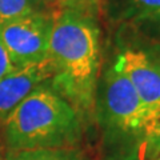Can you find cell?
Instances as JSON below:
<instances>
[{
	"instance_id": "6da1fadb",
	"label": "cell",
	"mask_w": 160,
	"mask_h": 160,
	"mask_svg": "<svg viewBox=\"0 0 160 160\" xmlns=\"http://www.w3.org/2000/svg\"><path fill=\"white\" fill-rule=\"evenodd\" d=\"M48 60L49 84L82 115L95 116L102 76V32L98 19L53 8Z\"/></svg>"
},
{
	"instance_id": "7a4b0ae2",
	"label": "cell",
	"mask_w": 160,
	"mask_h": 160,
	"mask_svg": "<svg viewBox=\"0 0 160 160\" xmlns=\"http://www.w3.org/2000/svg\"><path fill=\"white\" fill-rule=\"evenodd\" d=\"M84 119L49 83L28 95L2 124L6 152L75 147Z\"/></svg>"
},
{
	"instance_id": "3957f363",
	"label": "cell",
	"mask_w": 160,
	"mask_h": 160,
	"mask_svg": "<svg viewBox=\"0 0 160 160\" xmlns=\"http://www.w3.org/2000/svg\"><path fill=\"white\" fill-rule=\"evenodd\" d=\"M95 116L109 138L133 139L160 147L142 100L131 82L115 64L99 82Z\"/></svg>"
},
{
	"instance_id": "277c9868",
	"label": "cell",
	"mask_w": 160,
	"mask_h": 160,
	"mask_svg": "<svg viewBox=\"0 0 160 160\" xmlns=\"http://www.w3.org/2000/svg\"><path fill=\"white\" fill-rule=\"evenodd\" d=\"M53 9L31 13L0 24V40L15 67L48 59Z\"/></svg>"
},
{
	"instance_id": "5b68a950",
	"label": "cell",
	"mask_w": 160,
	"mask_h": 160,
	"mask_svg": "<svg viewBox=\"0 0 160 160\" xmlns=\"http://www.w3.org/2000/svg\"><path fill=\"white\" fill-rule=\"evenodd\" d=\"M113 64L133 86L160 142V62L143 49L128 48Z\"/></svg>"
},
{
	"instance_id": "8992f818",
	"label": "cell",
	"mask_w": 160,
	"mask_h": 160,
	"mask_svg": "<svg viewBox=\"0 0 160 160\" xmlns=\"http://www.w3.org/2000/svg\"><path fill=\"white\" fill-rule=\"evenodd\" d=\"M51 78L52 67L47 59L24 67H15L0 79V126L33 89L49 83Z\"/></svg>"
},
{
	"instance_id": "52a82bcc",
	"label": "cell",
	"mask_w": 160,
	"mask_h": 160,
	"mask_svg": "<svg viewBox=\"0 0 160 160\" xmlns=\"http://www.w3.org/2000/svg\"><path fill=\"white\" fill-rule=\"evenodd\" d=\"M0 160H87L76 147L67 148H38L6 152Z\"/></svg>"
},
{
	"instance_id": "ba28073f",
	"label": "cell",
	"mask_w": 160,
	"mask_h": 160,
	"mask_svg": "<svg viewBox=\"0 0 160 160\" xmlns=\"http://www.w3.org/2000/svg\"><path fill=\"white\" fill-rule=\"evenodd\" d=\"M48 9V0H0V24Z\"/></svg>"
},
{
	"instance_id": "9c48e42d",
	"label": "cell",
	"mask_w": 160,
	"mask_h": 160,
	"mask_svg": "<svg viewBox=\"0 0 160 160\" xmlns=\"http://www.w3.org/2000/svg\"><path fill=\"white\" fill-rule=\"evenodd\" d=\"M52 3L53 8L73 11L95 19H98L104 11L100 0H52Z\"/></svg>"
},
{
	"instance_id": "30bf717a",
	"label": "cell",
	"mask_w": 160,
	"mask_h": 160,
	"mask_svg": "<svg viewBox=\"0 0 160 160\" xmlns=\"http://www.w3.org/2000/svg\"><path fill=\"white\" fill-rule=\"evenodd\" d=\"M133 12L139 18H153L160 9V0H129Z\"/></svg>"
},
{
	"instance_id": "8fae6325",
	"label": "cell",
	"mask_w": 160,
	"mask_h": 160,
	"mask_svg": "<svg viewBox=\"0 0 160 160\" xmlns=\"http://www.w3.org/2000/svg\"><path fill=\"white\" fill-rule=\"evenodd\" d=\"M13 68H15L13 63L11 62V59H9L2 40H0V79L4 78L7 73H9Z\"/></svg>"
},
{
	"instance_id": "7c38bea8",
	"label": "cell",
	"mask_w": 160,
	"mask_h": 160,
	"mask_svg": "<svg viewBox=\"0 0 160 160\" xmlns=\"http://www.w3.org/2000/svg\"><path fill=\"white\" fill-rule=\"evenodd\" d=\"M153 18H158V19L160 20V9H159V11H158L156 13H155V16H153Z\"/></svg>"
},
{
	"instance_id": "4fadbf2b",
	"label": "cell",
	"mask_w": 160,
	"mask_h": 160,
	"mask_svg": "<svg viewBox=\"0 0 160 160\" xmlns=\"http://www.w3.org/2000/svg\"><path fill=\"white\" fill-rule=\"evenodd\" d=\"M100 3H102V4H103V7H104V8H106V4H107V0H100Z\"/></svg>"
},
{
	"instance_id": "5bb4252c",
	"label": "cell",
	"mask_w": 160,
	"mask_h": 160,
	"mask_svg": "<svg viewBox=\"0 0 160 160\" xmlns=\"http://www.w3.org/2000/svg\"><path fill=\"white\" fill-rule=\"evenodd\" d=\"M155 160H160V152H159V155H158V156L155 158Z\"/></svg>"
}]
</instances>
